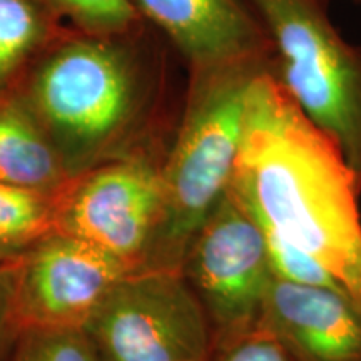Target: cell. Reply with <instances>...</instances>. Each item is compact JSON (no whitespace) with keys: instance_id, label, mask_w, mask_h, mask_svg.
Instances as JSON below:
<instances>
[{"instance_id":"obj_17","label":"cell","mask_w":361,"mask_h":361,"mask_svg":"<svg viewBox=\"0 0 361 361\" xmlns=\"http://www.w3.org/2000/svg\"><path fill=\"white\" fill-rule=\"evenodd\" d=\"M17 261L0 263V361H8L19 335L16 308Z\"/></svg>"},{"instance_id":"obj_2","label":"cell","mask_w":361,"mask_h":361,"mask_svg":"<svg viewBox=\"0 0 361 361\" xmlns=\"http://www.w3.org/2000/svg\"><path fill=\"white\" fill-rule=\"evenodd\" d=\"M271 59L196 71L186 114L161 164L162 219L144 268L179 269L201 224L228 194L236 166L250 87Z\"/></svg>"},{"instance_id":"obj_6","label":"cell","mask_w":361,"mask_h":361,"mask_svg":"<svg viewBox=\"0 0 361 361\" xmlns=\"http://www.w3.org/2000/svg\"><path fill=\"white\" fill-rule=\"evenodd\" d=\"M40 114L66 144L71 178L87 171L106 141L128 124L137 104L133 74L119 57L94 45L66 49L35 82Z\"/></svg>"},{"instance_id":"obj_11","label":"cell","mask_w":361,"mask_h":361,"mask_svg":"<svg viewBox=\"0 0 361 361\" xmlns=\"http://www.w3.org/2000/svg\"><path fill=\"white\" fill-rule=\"evenodd\" d=\"M72 178L61 154L16 111H0V183L59 192Z\"/></svg>"},{"instance_id":"obj_15","label":"cell","mask_w":361,"mask_h":361,"mask_svg":"<svg viewBox=\"0 0 361 361\" xmlns=\"http://www.w3.org/2000/svg\"><path fill=\"white\" fill-rule=\"evenodd\" d=\"M37 32L32 8L24 0H0V75L24 56Z\"/></svg>"},{"instance_id":"obj_18","label":"cell","mask_w":361,"mask_h":361,"mask_svg":"<svg viewBox=\"0 0 361 361\" xmlns=\"http://www.w3.org/2000/svg\"><path fill=\"white\" fill-rule=\"evenodd\" d=\"M66 2L90 17H97V19L119 22L126 20L130 16L129 0H66Z\"/></svg>"},{"instance_id":"obj_8","label":"cell","mask_w":361,"mask_h":361,"mask_svg":"<svg viewBox=\"0 0 361 361\" xmlns=\"http://www.w3.org/2000/svg\"><path fill=\"white\" fill-rule=\"evenodd\" d=\"M135 271L82 239L52 233L17 259L19 329L84 328L112 288Z\"/></svg>"},{"instance_id":"obj_10","label":"cell","mask_w":361,"mask_h":361,"mask_svg":"<svg viewBox=\"0 0 361 361\" xmlns=\"http://www.w3.org/2000/svg\"><path fill=\"white\" fill-rule=\"evenodd\" d=\"M194 69L271 59L269 42L246 0H137Z\"/></svg>"},{"instance_id":"obj_7","label":"cell","mask_w":361,"mask_h":361,"mask_svg":"<svg viewBox=\"0 0 361 361\" xmlns=\"http://www.w3.org/2000/svg\"><path fill=\"white\" fill-rule=\"evenodd\" d=\"M74 178L59 192L56 231L142 269L162 219L161 164L134 156Z\"/></svg>"},{"instance_id":"obj_9","label":"cell","mask_w":361,"mask_h":361,"mask_svg":"<svg viewBox=\"0 0 361 361\" xmlns=\"http://www.w3.org/2000/svg\"><path fill=\"white\" fill-rule=\"evenodd\" d=\"M259 324L298 361H361V306L343 290L274 276Z\"/></svg>"},{"instance_id":"obj_19","label":"cell","mask_w":361,"mask_h":361,"mask_svg":"<svg viewBox=\"0 0 361 361\" xmlns=\"http://www.w3.org/2000/svg\"><path fill=\"white\" fill-rule=\"evenodd\" d=\"M326 2H328V0H326ZM351 2H356V4H360V6H361V0H351Z\"/></svg>"},{"instance_id":"obj_14","label":"cell","mask_w":361,"mask_h":361,"mask_svg":"<svg viewBox=\"0 0 361 361\" xmlns=\"http://www.w3.org/2000/svg\"><path fill=\"white\" fill-rule=\"evenodd\" d=\"M264 236L266 245H268L269 263L271 268H273L274 276L298 284L335 288V290L346 291L335 274L322 261L316 259L313 255L279 238L269 236V234H264Z\"/></svg>"},{"instance_id":"obj_1","label":"cell","mask_w":361,"mask_h":361,"mask_svg":"<svg viewBox=\"0 0 361 361\" xmlns=\"http://www.w3.org/2000/svg\"><path fill=\"white\" fill-rule=\"evenodd\" d=\"M228 192L264 234L322 261L361 306V188L340 147L301 112L269 67L247 92Z\"/></svg>"},{"instance_id":"obj_4","label":"cell","mask_w":361,"mask_h":361,"mask_svg":"<svg viewBox=\"0 0 361 361\" xmlns=\"http://www.w3.org/2000/svg\"><path fill=\"white\" fill-rule=\"evenodd\" d=\"M84 331L101 361H209L214 348L204 308L173 268L130 271Z\"/></svg>"},{"instance_id":"obj_3","label":"cell","mask_w":361,"mask_h":361,"mask_svg":"<svg viewBox=\"0 0 361 361\" xmlns=\"http://www.w3.org/2000/svg\"><path fill=\"white\" fill-rule=\"evenodd\" d=\"M271 49L269 71L301 112L340 147L361 188V49L326 0H246Z\"/></svg>"},{"instance_id":"obj_12","label":"cell","mask_w":361,"mask_h":361,"mask_svg":"<svg viewBox=\"0 0 361 361\" xmlns=\"http://www.w3.org/2000/svg\"><path fill=\"white\" fill-rule=\"evenodd\" d=\"M59 192L0 183V263L17 261L56 233Z\"/></svg>"},{"instance_id":"obj_5","label":"cell","mask_w":361,"mask_h":361,"mask_svg":"<svg viewBox=\"0 0 361 361\" xmlns=\"http://www.w3.org/2000/svg\"><path fill=\"white\" fill-rule=\"evenodd\" d=\"M179 271L206 311L214 343L258 326L274 278L268 245L229 192L189 241Z\"/></svg>"},{"instance_id":"obj_16","label":"cell","mask_w":361,"mask_h":361,"mask_svg":"<svg viewBox=\"0 0 361 361\" xmlns=\"http://www.w3.org/2000/svg\"><path fill=\"white\" fill-rule=\"evenodd\" d=\"M209 361H298L268 329L258 326L214 343Z\"/></svg>"},{"instance_id":"obj_13","label":"cell","mask_w":361,"mask_h":361,"mask_svg":"<svg viewBox=\"0 0 361 361\" xmlns=\"http://www.w3.org/2000/svg\"><path fill=\"white\" fill-rule=\"evenodd\" d=\"M8 361H101L84 328L20 329Z\"/></svg>"}]
</instances>
